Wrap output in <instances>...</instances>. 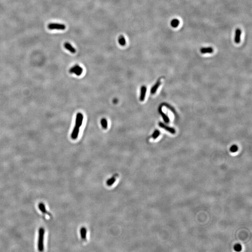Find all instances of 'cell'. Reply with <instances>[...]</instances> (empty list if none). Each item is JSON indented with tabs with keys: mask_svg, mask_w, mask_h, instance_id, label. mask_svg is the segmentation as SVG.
<instances>
[{
	"mask_svg": "<svg viewBox=\"0 0 252 252\" xmlns=\"http://www.w3.org/2000/svg\"><path fill=\"white\" fill-rule=\"evenodd\" d=\"M44 229L42 227L39 229V236L38 241V249L39 251H43L44 250Z\"/></svg>",
	"mask_w": 252,
	"mask_h": 252,
	"instance_id": "cell-1",
	"label": "cell"
},
{
	"mask_svg": "<svg viewBox=\"0 0 252 252\" xmlns=\"http://www.w3.org/2000/svg\"><path fill=\"white\" fill-rule=\"evenodd\" d=\"M49 30H65L66 29L65 25L64 24H60L57 23H50L48 25Z\"/></svg>",
	"mask_w": 252,
	"mask_h": 252,
	"instance_id": "cell-2",
	"label": "cell"
},
{
	"mask_svg": "<svg viewBox=\"0 0 252 252\" xmlns=\"http://www.w3.org/2000/svg\"><path fill=\"white\" fill-rule=\"evenodd\" d=\"M83 68L78 65H76L74 67H72L69 71L71 73H74L77 76L81 75L83 73Z\"/></svg>",
	"mask_w": 252,
	"mask_h": 252,
	"instance_id": "cell-3",
	"label": "cell"
},
{
	"mask_svg": "<svg viewBox=\"0 0 252 252\" xmlns=\"http://www.w3.org/2000/svg\"><path fill=\"white\" fill-rule=\"evenodd\" d=\"M83 116L81 113H78L76 118L75 126L80 128L83 123Z\"/></svg>",
	"mask_w": 252,
	"mask_h": 252,
	"instance_id": "cell-4",
	"label": "cell"
},
{
	"mask_svg": "<svg viewBox=\"0 0 252 252\" xmlns=\"http://www.w3.org/2000/svg\"><path fill=\"white\" fill-rule=\"evenodd\" d=\"M158 125H159V126L161 127V128H164L165 130H167V131L169 132V133H171L172 134H175L176 133V130H175V129L174 128L168 127L167 126L165 125V124H163V122H160Z\"/></svg>",
	"mask_w": 252,
	"mask_h": 252,
	"instance_id": "cell-5",
	"label": "cell"
},
{
	"mask_svg": "<svg viewBox=\"0 0 252 252\" xmlns=\"http://www.w3.org/2000/svg\"><path fill=\"white\" fill-rule=\"evenodd\" d=\"M241 29H236L235 34V41L236 44H238L241 42Z\"/></svg>",
	"mask_w": 252,
	"mask_h": 252,
	"instance_id": "cell-6",
	"label": "cell"
},
{
	"mask_svg": "<svg viewBox=\"0 0 252 252\" xmlns=\"http://www.w3.org/2000/svg\"><path fill=\"white\" fill-rule=\"evenodd\" d=\"M146 92H147V87H146V86L143 85V86L142 87H141V89H140V100L141 101H144V99H145Z\"/></svg>",
	"mask_w": 252,
	"mask_h": 252,
	"instance_id": "cell-7",
	"label": "cell"
},
{
	"mask_svg": "<svg viewBox=\"0 0 252 252\" xmlns=\"http://www.w3.org/2000/svg\"><path fill=\"white\" fill-rule=\"evenodd\" d=\"M79 128L75 126L74 128L73 129V132L71 134V137L73 140L76 139L78 138V136L79 134Z\"/></svg>",
	"mask_w": 252,
	"mask_h": 252,
	"instance_id": "cell-8",
	"label": "cell"
},
{
	"mask_svg": "<svg viewBox=\"0 0 252 252\" xmlns=\"http://www.w3.org/2000/svg\"><path fill=\"white\" fill-rule=\"evenodd\" d=\"M64 47L65 49L69 50L72 53H75L76 52L75 49L68 42H65L64 44Z\"/></svg>",
	"mask_w": 252,
	"mask_h": 252,
	"instance_id": "cell-9",
	"label": "cell"
},
{
	"mask_svg": "<svg viewBox=\"0 0 252 252\" xmlns=\"http://www.w3.org/2000/svg\"><path fill=\"white\" fill-rule=\"evenodd\" d=\"M158 111H159L162 117L163 118V120H164L165 122L166 123H169V117H168V116H167V115L164 113V112H163V111H162L161 107L159 108V109H158Z\"/></svg>",
	"mask_w": 252,
	"mask_h": 252,
	"instance_id": "cell-10",
	"label": "cell"
},
{
	"mask_svg": "<svg viewBox=\"0 0 252 252\" xmlns=\"http://www.w3.org/2000/svg\"><path fill=\"white\" fill-rule=\"evenodd\" d=\"M200 52L202 54L206 53H212L213 52V49L212 47H206L201 48Z\"/></svg>",
	"mask_w": 252,
	"mask_h": 252,
	"instance_id": "cell-11",
	"label": "cell"
},
{
	"mask_svg": "<svg viewBox=\"0 0 252 252\" xmlns=\"http://www.w3.org/2000/svg\"><path fill=\"white\" fill-rule=\"evenodd\" d=\"M161 85L160 80H158L157 83L155 84V85L152 87V88L151 89V94H155L157 92V90L158 89V87H159Z\"/></svg>",
	"mask_w": 252,
	"mask_h": 252,
	"instance_id": "cell-12",
	"label": "cell"
},
{
	"mask_svg": "<svg viewBox=\"0 0 252 252\" xmlns=\"http://www.w3.org/2000/svg\"><path fill=\"white\" fill-rule=\"evenodd\" d=\"M179 20H178V19H176V18L172 19V20H171V26L173 28H177V27L179 26Z\"/></svg>",
	"mask_w": 252,
	"mask_h": 252,
	"instance_id": "cell-13",
	"label": "cell"
},
{
	"mask_svg": "<svg viewBox=\"0 0 252 252\" xmlns=\"http://www.w3.org/2000/svg\"><path fill=\"white\" fill-rule=\"evenodd\" d=\"M118 41H119V44L122 46H124L126 44L125 38H124L123 36L121 35L120 36L119 39H118Z\"/></svg>",
	"mask_w": 252,
	"mask_h": 252,
	"instance_id": "cell-14",
	"label": "cell"
},
{
	"mask_svg": "<svg viewBox=\"0 0 252 252\" xmlns=\"http://www.w3.org/2000/svg\"><path fill=\"white\" fill-rule=\"evenodd\" d=\"M38 207H39V209H40V211H41L42 212H43V213H45V214L48 213L46 209L45 206H44V203H40L38 204Z\"/></svg>",
	"mask_w": 252,
	"mask_h": 252,
	"instance_id": "cell-15",
	"label": "cell"
},
{
	"mask_svg": "<svg viewBox=\"0 0 252 252\" xmlns=\"http://www.w3.org/2000/svg\"><path fill=\"white\" fill-rule=\"evenodd\" d=\"M101 124L102 127L104 129H107L108 126V121L105 118L102 119L101 120Z\"/></svg>",
	"mask_w": 252,
	"mask_h": 252,
	"instance_id": "cell-16",
	"label": "cell"
},
{
	"mask_svg": "<svg viewBox=\"0 0 252 252\" xmlns=\"http://www.w3.org/2000/svg\"><path fill=\"white\" fill-rule=\"evenodd\" d=\"M242 246L240 244H236L234 246V249L236 252H240L242 250Z\"/></svg>",
	"mask_w": 252,
	"mask_h": 252,
	"instance_id": "cell-17",
	"label": "cell"
},
{
	"mask_svg": "<svg viewBox=\"0 0 252 252\" xmlns=\"http://www.w3.org/2000/svg\"><path fill=\"white\" fill-rule=\"evenodd\" d=\"M230 151L232 153H235L238 151V147L236 145H233L230 149Z\"/></svg>",
	"mask_w": 252,
	"mask_h": 252,
	"instance_id": "cell-18",
	"label": "cell"
},
{
	"mask_svg": "<svg viewBox=\"0 0 252 252\" xmlns=\"http://www.w3.org/2000/svg\"><path fill=\"white\" fill-rule=\"evenodd\" d=\"M160 134V132L158 130H156L155 131L153 134H152V137L154 139H156Z\"/></svg>",
	"mask_w": 252,
	"mask_h": 252,
	"instance_id": "cell-19",
	"label": "cell"
},
{
	"mask_svg": "<svg viewBox=\"0 0 252 252\" xmlns=\"http://www.w3.org/2000/svg\"><path fill=\"white\" fill-rule=\"evenodd\" d=\"M117 101H118V100H117V99H114V103H116L117 102Z\"/></svg>",
	"mask_w": 252,
	"mask_h": 252,
	"instance_id": "cell-20",
	"label": "cell"
}]
</instances>
